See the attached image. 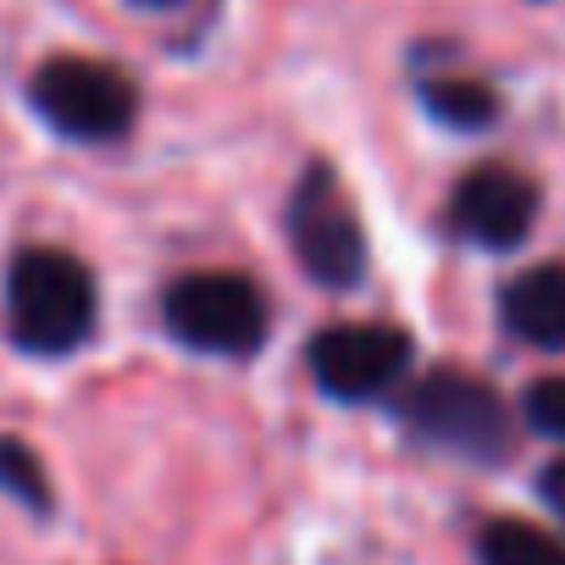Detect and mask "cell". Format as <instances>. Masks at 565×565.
<instances>
[{
    "label": "cell",
    "instance_id": "obj_6",
    "mask_svg": "<svg viewBox=\"0 0 565 565\" xmlns=\"http://www.w3.org/2000/svg\"><path fill=\"white\" fill-rule=\"evenodd\" d=\"M306 361H311V377L328 399L366 405L405 377L411 333L388 328V322H339V328H322L306 344Z\"/></svg>",
    "mask_w": 565,
    "mask_h": 565
},
{
    "label": "cell",
    "instance_id": "obj_7",
    "mask_svg": "<svg viewBox=\"0 0 565 565\" xmlns=\"http://www.w3.org/2000/svg\"><path fill=\"white\" fill-rule=\"evenodd\" d=\"M537 222V183L504 161L471 167L449 194V227L482 249H521Z\"/></svg>",
    "mask_w": 565,
    "mask_h": 565
},
{
    "label": "cell",
    "instance_id": "obj_3",
    "mask_svg": "<svg viewBox=\"0 0 565 565\" xmlns=\"http://www.w3.org/2000/svg\"><path fill=\"white\" fill-rule=\"evenodd\" d=\"M34 106L40 117L84 145L122 139L139 117V89L122 67L95 62V56H56L34 73Z\"/></svg>",
    "mask_w": 565,
    "mask_h": 565
},
{
    "label": "cell",
    "instance_id": "obj_5",
    "mask_svg": "<svg viewBox=\"0 0 565 565\" xmlns=\"http://www.w3.org/2000/svg\"><path fill=\"white\" fill-rule=\"evenodd\" d=\"M289 244L306 277H317L322 289H355L366 271V233L339 189L333 167H306L295 200H289Z\"/></svg>",
    "mask_w": 565,
    "mask_h": 565
},
{
    "label": "cell",
    "instance_id": "obj_11",
    "mask_svg": "<svg viewBox=\"0 0 565 565\" xmlns=\"http://www.w3.org/2000/svg\"><path fill=\"white\" fill-rule=\"evenodd\" d=\"M0 493H12V499L29 504L34 515H51V510H56L45 460H40L23 438H0Z\"/></svg>",
    "mask_w": 565,
    "mask_h": 565
},
{
    "label": "cell",
    "instance_id": "obj_1",
    "mask_svg": "<svg viewBox=\"0 0 565 565\" xmlns=\"http://www.w3.org/2000/svg\"><path fill=\"white\" fill-rule=\"evenodd\" d=\"M12 339L29 355H73L95 333V277L67 249H23L7 277Z\"/></svg>",
    "mask_w": 565,
    "mask_h": 565
},
{
    "label": "cell",
    "instance_id": "obj_9",
    "mask_svg": "<svg viewBox=\"0 0 565 565\" xmlns=\"http://www.w3.org/2000/svg\"><path fill=\"white\" fill-rule=\"evenodd\" d=\"M477 565H565V537L548 526L499 515L477 532Z\"/></svg>",
    "mask_w": 565,
    "mask_h": 565
},
{
    "label": "cell",
    "instance_id": "obj_14",
    "mask_svg": "<svg viewBox=\"0 0 565 565\" xmlns=\"http://www.w3.org/2000/svg\"><path fill=\"white\" fill-rule=\"evenodd\" d=\"M139 7H178V0H139Z\"/></svg>",
    "mask_w": 565,
    "mask_h": 565
},
{
    "label": "cell",
    "instance_id": "obj_10",
    "mask_svg": "<svg viewBox=\"0 0 565 565\" xmlns=\"http://www.w3.org/2000/svg\"><path fill=\"white\" fill-rule=\"evenodd\" d=\"M422 106L438 122L460 128V134H477V128H488L499 117V95L482 78H427L422 84Z\"/></svg>",
    "mask_w": 565,
    "mask_h": 565
},
{
    "label": "cell",
    "instance_id": "obj_4",
    "mask_svg": "<svg viewBox=\"0 0 565 565\" xmlns=\"http://www.w3.org/2000/svg\"><path fill=\"white\" fill-rule=\"evenodd\" d=\"M167 328L200 355H255L271 317L266 295L238 271H189L167 289Z\"/></svg>",
    "mask_w": 565,
    "mask_h": 565
},
{
    "label": "cell",
    "instance_id": "obj_8",
    "mask_svg": "<svg viewBox=\"0 0 565 565\" xmlns=\"http://www.w3.org/2000/svg\"><path fill=\"white\" fill-rule=\"evenodd\" d=\"M499 317L510 339L532 350H565V260H543L510 277L499 295Z\"/></svg>",
    "mask_w": 565,
    "mask_h": 565
},
{
    "label": "cell",
    "instance_id": "obj_13",
    "mask_svg": "<svg viewBox=\"0 0 565 565\" xmlns=\"http://www.w3.org/2000/svg\"><path fill=\"white\" fill-rule=\"evenodd\" d=\"M537 499L565 521V460H548V466L537 471Z\"/></svg>",
    "mask_w": 565,
    "mask_h": 565
},
{
    "label": "cell",
    "instance_id": "obj_12",
    "mask_svg": "<svg viewBox=\"0 0 565 565\" xmlns=\"http://www.w3.org/2000/svg\"><path fill=\"white\" fill-rule=\"evenodd\" d=\"M521 416H526L532 433L565 444V377H537L521 399Z\"/></svg>",
    "mask_w": 565,
    "mask_h": 565
},
{
    "label": "cell",
    "instance_id": "obj_2",
    "mask_svg": "<svg viewBox=\"0 0 565 565\" xmlns=\"http://www.w3.org/2000/svg\"><path fill=\"white\" fill-rule=\"evenodd\" d=\"M405 422L416 438H427L444 455H460L471 466H499L515 449V422L510 405L499 399L493 383L460 372V366H438L427 372L411 394H405Z\"/></svg>",
    "mask_w": 565,
    "mask_h": 565
}]
</instances>
